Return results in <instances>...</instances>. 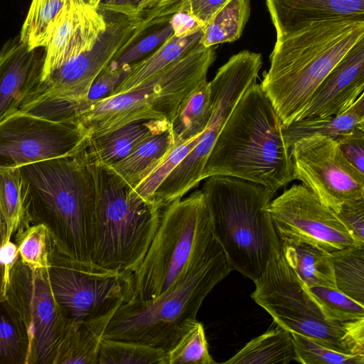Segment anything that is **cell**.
<instances>
[{"label":"cell","instance_id":"obj_1","mask_svg":"<svg viewBox=\"0 0 364 364\" xmlns=\"http://www.w3.org/2000/svg\"><path fill=\"white\" fill-rule=\"evenodd\" d=\"M86 148L18 167L24 210L21 225H45L59 253L92 263L95 183Z\"/></svg>","mask_w":364,"mask_h":364},{"label":"cell","instance_id":"obj_2","mask_svg":"<svg viewBox=\"0 0 364 364\" xmlns=\"http://www.w3.org/2000/svg\"><path fill=\"white\" fill-rule=\"evenodd\" d=\"M270 99L257 82L237 102L208 156L203 180L231 176L274 193L295 180L291 148Z\"/></svg>","mask_w":364,"mask_h":364},{"label":"cell","instance_id":"obj_3","mask_svg":"<svg viewBox=\"0 0 364 364\" xmlns=\"http://www.w3.org/2000/svg\"><path fill=\"white\" fill-rule=\"evenodd\" d=\"M364 34V23H314L277 38L260 85L283 127L299 120L328 74Z\"/></svg>","mask_w":364,"mask_h":364},{"label":"cell","instance_id":"obj_4","mask_svg":"<svg viewBox=\"0 0 364 364\" xmlns=\"http://www.w3.org/2000/svg\"><path fill=\"white\" fill-rule=\"evenodd\" d=\"M232 271L215 238L180 280L159 296L124 302L110 320L104 338L136 342L166 352L196 321L204 299Z\"/></svg>","mask_w":364,"mask_h":364},{"label":"cell","instance_id":"obj_5","mask_svg":"<svg viewBox=\"0 0 364 364\" xmlns=\"http://www.w3.org/2000/svg\"><path fill=\"white\" fill-rule=\"evenodd\" d=\"M214 238L232 270L255 282L282 242L269 212L276 193L241 178L214 176L202 188Z\"/></svg>","mask_w":364,"mask_h":364},{"label":"cell","instance_id":"obj_6","mask_svg":"<svg viewBox=\"0 0 364 364\" xmlns=\"http://www.w3.org/2000/svg\"><path fill=\"white\" fill-rule=\"evenodd\" d=\"M92 164L95 183L92 262L134 273L152 242L162 208L140 197L109 168Z\"/></svg>","mask_w":364,"mask_h":364},{"label":"cell","instance_id":"obj_7","mask_svg":"<svg viewBox=\"0 0 364 364\" xmlns=\"http://www.w3.org/2000/svg\"><path fill=\"white\" fill-rule=\"evenodd\" d=\"M213 238L202 190L162 208L152 242L134 273L133 291L127 302L153 299L170 289Z\"/></svg>","mask_w":364,"mask_h":364},{"label":"cell","instance_id":"obj_8","mask_svg":"<svg viewBox=\"0 0 364 364\" xmlns=\"http://www.w3.org/2000/svg\"><path fill=\"white\" fill-rule=\"evenodd\" d=\"M208 72L203 60L188 52L130 92L88 100L77 118L90 139L139 120L171 123L183 100L207 80Z\"/></svg>","mask_w":364,"mask_h":364},{"label":"cell","instance_id":"obj_9","mask_svg":"<svg viewBox=\"0 0 364 364\" xmlns=\"http://www.w3.org/2000/svg\"><path fill=\"white\" fill-rule=\"evenodd\" d=\"M112 14L106 17L107 29L95 46L36 80L17 112L48 117L77 115L97 76L151 28L143 18Z\"/></svg>","mask_w":364,"mask_h":364},{"label":"cell","instance_id":"obj_10","mask_svg":"<svg viewBox=\"0 0 364 364\" xmlns=\"http://www.w3.org/2000/svg\"><path fill=\"white\" fill-rule=\"evenodd\" d=\"M254 283L251 297L276 324L326 347L346 353L354 351L343 323L323 315L309 287L287 262L282 246L273 251L264 272Z\"/></svg>","mask_w":364,"mask_h":364},{"label":"cell","instance_id":"obj_11","mask_svg":"<svg viewBox=\"0 0 364 364\" xmlns=\"http://www.w3.org/2000/svg\"><path fill=\"white\" fill-rule=\"evenodd\" d=\"M262 60L249 50L232 55L210 81L213 109L210 122L195 148L156 190L154 200L164 208L182 198L203 180L208 156L232 109L245 92L257 82Z\"/></svg>","mask_w":364,"mask_h":364},{"label":"cell","instance_id":"obj_12","mask_svg":"<svg viewBox=\"0 0 364 364\" xmlns=\"http://www.w3.org/2000/svg\"><path fill=\"white\" fill-rule=\"evenodd\" d=\"M1 304L26 337V364H53L69 322L53 293L48 267L31 268L19 257Z\"/></svg>","mask_w":364,"mask_h":364},{"label":"cell","instance_id":"obj_13","mask_svg":"<svg viewBox=\"0 0 364 364\" xmlns=\"http://www.w3.org/2000/svg\"><path fill=\"white\" fill-rule=\"evenodd\" d=\"M48 272L55 296L70 323L99 316L129 300L134 273L85 263L53 245Z\"/></svg>","mask_w":364,"mask_h":364},{"label":"cell","instance_id":"obj_14","mask_svg":"<svg viewBox=\"0 0 364 364\" xmlns=\"http://www.w3.org/2000/svg\"><path fill=\"white\" fill-rule=\"evenodd\" d=\"M90 139L78 119H56L16 112L0 120V167L75 155L87 146Z\"/></svg>","mask_w":364,"mask_h":364},{"label":"cell","instance_id":"obj_15","mask_svg":"<svg viewBox=\"0 0 364 364\" xmlns=\"http://www.w3.org/2000/svg\"><path fill=\"white\" fill-rule=\"evenodd\" d=\"M269 212L282 242L306 243L331 254L355 241L337 213L304 184L273 199Z\"/></svg>","mask_w":364,"mask_h":364},{"label":"cell","instance_id":"obj_16","mask_svg":"<svg viewBox=\"0 0 364 364\" xmlns=\"http://www.w3.org/2000/svg\"><path fill=\"white\" fill-rule=\"evenodd\" d=\"M295 179L336 212L364 193V175L345 157L336 139L314 136L291 147Z\"/></svg>","mask_w":364,"mask_h":364},{"label":"cell","instance_id":"obj_17","mask_svg":"<svg viewBox=\"0 0 364 364\" xmlns=\"http://www.w3.org/2000/svg\"><path fill=\"white\" fill-rule=\"evenodd\" d=\"M107 26L103 12L88 1L73 0L68 3L54 23L44 48L39 74L33 83L69 60L90 50L105 32Z\"/></svg>","mask_w":364,"mask_h":364},{"label":"cell","instance_id":"obj_18","mask_svg":"<svg viewBox=\"0 0 364 364\" xmlns=\"http://www.w3.org/2000/svg\"><path fill=\"white\" fill-rule=\"evenodd\" d=\"M363 92L364 34L323 81L299 119L343 114Z\"/></svg>","mask_w":364,"mask_h":364},{"label":"cell","instance_id":"obj_19","mask_svg":"<svg viewBox=\"0 0 364 364\" xmlns=\"http://www.w3.org/2000/svg\"><path fill=\"white\" fill-rule=\"evenodd\" d=\"M279 38L309 25L333 20L364 23V0H265Z\"/></svg>","mask_w":364,"mask_h":364},{"label":"cell","instance_id":"obj_20","mask_svg":"<svg viewBox=\"0 0 364 364\" xmlns=\"http://www.w3.org/2000/svg\"><path fill=\"white\" fill-rule=\"evenodd\" d=\"M34 50L18 43L1 56L0 120L18 111L23 98L38 77Z\"/></svg>","mask_w":364,"mask_h":364},{"label":"cell","instance_id":"obj_21","mask_svg":"<svg viewBox=\"0 0 364 364\" xmlns=\"http://www.w3.org/2000/svg\"><path fill=\"white\" fill-rule=\"evenodd\" d=\"M170 127L171 123L166 120L132 122L111 132L90 139L86 150L93 163L109 166L124 159L145 139Z\"/></svg>","mask_w":364,"mask_h":364},{"label":"cell","instance_id":"obj_22","mask_svg":"<svg viewBox=\"0 0 364 364\" xmlns=\"http://www.w3.org/2000/svg\"><path fill=\"white\" fill-rule=\"evenodd\" d=\"M118 308L81 323H70L53 364H97L105 333Z\"/></svg>","mask_w":364,"mask_h":364},{"label":"cell","instance_id":"obj_23","mask_svg":"<svg viewBox=\"0 0 364 364\" xmlns=\"http://www.w3.org/2000/svg\"><path fill=\"white\" fill-rule=\"evenodd\" d=\"M174 146L171 127L139 144L122 160L107 166L134 189Z\"/></svg>","mask_w":364,"mask_h":364},{"label":"cell","instance_id":"obj_24","mask_svg":"<svg viewBox=\"0 0 364 364\" xmlns=\"http://www.w3.org/2000/svg\"><path fill=\"white\" fill-rule=\"evenodd\" d=\"M282 242L287 262L307 287L337 289L331 253L306 243Z\"/></svg>","mask_w":364,"mask_h":364},{"label":"cell","instance_id":"obj_25","mask_svg":"<svg viewBox=\"0 0 364 364\" xmlns=\"http://www.w3.org/2000/svg\"><path fill=\"white\" fill-rule=\"evenodd\" d=\"M202 33L203 31L186 37H178L173 35L149 55L130 65V71L128 75L117 86L112 95L128 92L134 90L149 77L198 45L200 43Z\"/></svg>","mask_w":364,"mask_h":364},{"label":"cell","instance_id":"obj_26","mask_svg":"<svg viewBox=\"0 0 364 364\" xmlns=\"http://www.w3.org/2000/svg\"><path fill=\"white\" fill-rule=\"evenodd\" d=\"M213 109L211 87L206 80L183 100L171 123L174 146L202 135L210 122Z\"/></svg>","mask_w":364,"mask_h":364},{"label":"cell","instance_id":"obj_27","mask_svg":"<svg viewBox=\"0 0 364 364\" xmlns=\"http://www.w3.org/2000/svg\"><path fill=\"white\" fill-rule=\"evenodd\" d=\"M295 360L291 334L277 324L265 333L252 339L227 364H288Z\"/></svg>","mask_w":364,"mask_h":364},{"label":"cell","instance_id":"obj_28","mask_svg":"<svg viewBox=\"0 0 364 364\" xmlns=\"http://www.w3.org/2000/svg\"><path fill=\"white\" fill-rule=\"evenodd\" d=\"M250 14V0H229L206 24L200 43L208 48L239 39Z\"/></svg>","mask_w":364,"mask_h":364},{"label":"cell","instance_id":"obj_29","mask_svg":"<svg viewBox=\"0 0 364 364\" xmlns=\"http://www.w3.org/2000/svg\"><path fill=\"white\" fill-rule=\"evenodd\" d=\"M337 289L364 306V242L331 253Z\"/></svg>","mask_w":364,"mask_h":364},{"label":"cell","instance_id":"obj_30","mask_svg":"<svg viewBox=\"0 0 364 364\" xmlns=\"http://www.w3.org/2000/svg\"><path fill=\"white\" fill-rule=\"evenodd\" d=\"M73 0H32L23 21L19 42L29 50L45 48L63 7Z\"/></svg>","mask_w":364,"mask_h":364},{"label":"cell","instance_id":"obj_31","mask_svg":"<svg viewBox=\"0 0 364 364\" xmlns=\"http://www.w3.org/2000/svg\"><path fill=\"white\" fill-rule=\"evenodd\" d=\"M360 122L350 109L334 116L304 118L283 127L287 144L292 145L303 139L325 136L338 139L350 132Z\"/></svg>","mask_w":364,"mask_h":364},{"label":"cell","instance_id":"obj_32","mask_svg":"<svg viewBox=\"0 0 364 364\" xmlns=\"http://www.w3.org/2000/svg\"><path fill=\"white\" fill-rule=\"evenodd\" d=\"M24 217L20 171L18 167H0L1 239L11 238Z\"/></svg>","mask_w":364,"mask_h":364},{"label":"cell","instance_id":"obj_33","mask_svg":"<svg viewBox=\"0 0 364 364\" xmlns=\"http://www.w3.org/2000/svg\"><path fill=\"white\" fill-rule=\"evenodd\" d=\"M97 364H168L167 352L148 345L103 338Z\"/></svg>","mask_w":364,"mask_h":364},{"label":"cell","instance_id":"obj_34","mask_svg":"<svg viewBox=\"0 0 364 364\" xmlns=\"http://www.w3.org/2000/svg\"><path fill=\"white\" fill-rule=\"evenodd\" d=\"M14 235L20 259L25 265L33 269L49 267L53 240L45 225L22 224Z\"/></svg>","mask_w":364,"mask_h":364},{"label":"cell","instance_id":"obj_35","mask_svg":"<svg viewBox=\"0 0 364 364\" xmlns=\"http://www.w3.org/2000/svg\"><path fill=\"white\" fill-rule=\"evenodd\" d=\"M295 350V361L302 364H364V348L346 353L326 347L311 338L291 333Z\"/></svg>","mask_w":364,"mask_h":364},{"label":"cell","instance_id":"obj_36","mask_svg":"<svg viewBox=\"0 0 364 364\" xmlns=\"http://www.w3.org/2000/svg\"><path fill=\"white\" fill-rule=\"evenodd\" d=\"M309 289L327 319L344 323L364 316V306L338 289L315 287Z\"/></svg>","mask_w":364,"mask_h":364},{"label":"cell","instance_id":"obj_37","mask_svg":"<svg viewBox=\"0 0 364 364\" xmlns=\"http://www.w3.org/2000/svg\"><path fill=\"white\" fill-rule=\"evenodd\" d=\"M168 364H215L203 325L196 321L167 352Z\"/></svg>","mask_w":364,"mask_h":364},{"label":"cell","instance_id":"obj_38","mask_svg":"<svg viewBox=\"0 0 364 364\" xmlns=\"http://www.w3.org/2000/svg\"><path fill=\"white\" fill-rule=\"evenodd\" d=\"M200 136L173 146L156 167L134 189V191L142 198L155 203L154 196L156 190L171 171L195 148Z\"/></svg>","mask_w":364,"mask_h":364},{"label":"cell","instance_id":"obj_39","mask_svg":"<svg viewBox=\"0 0 364 364\" xmlns=\"http://www.w3.org/2000/svg\"><path fill=\"white\" fill-rule=\"evenodd\" d=\"M0 364H26L28 341L18 325L1 306Z\"/></svg>","mask_w":364,"mask_h":364},{"label":"cell","instance_id":"obj_40","mask_svg":"<svg viewBox=\"0 0 364 364\" xmlns=\"http://www.w3.org/2000/svg\"><path fill=\"white\" fill-rule=\"evenodd\" d=\"M171 17L158 23L154 29L140 40L137 39L111 64L116 68L129 66L155 51L173 35L170 24Z\"/></svg>","mask_w":364,"mask_h":364},{"label":"cell","instance_id":"obj_41","mask_svg":"<svg viewBox=\"0 0 364 364\" xmlns=\"http://www.w3.org/2000/svg\"><path fill=\"white\" fill-rule=\"evenodd\" d=\"M336 139L345 157L364 175V121Z\"/></svg>","mask_w":364,"mask_h":364},{"label":"cell","instance_id":"obj_42","mask_svg":"<svg viewBox=\"0 0 364 364\" xmlns=\"http://www.w3.org/2000/svg\"><path fill=\"white\" fill-rule=\"evenodd\" d=\"M129 71L130 65L116 68L110 63L94 81L90 89L87 100H99L112 95Z\"/></svg>","mask_w":364,"mask_h":364},{"label":"cell","instance_id":"obj_43","mask_svg":"<svg viewBox=\"0 0 364 364\" xmlns=\"http://www.w3.org/2000/svg\"><path fill=\"white\" fill-rule=\"evenodd\" d=\"M161 0H101L97 9L104 13L143 18L144 14Z\"/></svg>","mask_w":364,"mask_h":364},{"label":"cell","instance_id":"obj_44","mask_svg":"<svg viewBox=\"0 0 364 364\" xmlns=\"http://www.w3.org/2000/svg\"><path fill=\"white\" fill-rule=\"evenodd\" d=\"M336 213L355 238L364 242V193L344 203Z\"/></svg>","mask_w":364,"mask_h":364},{"label":"cell","instance_id":"obj_45","mask_svg":"<svg viewBox=\"0 0 364 364\" xmlns=\"http://www.w3.org/2000/svg\"><path fill=\"white\" fill-rule=\"evenodd\" d=\"M170 24L173 35L186 37L203 31L205 26L195 15L191 0H183L178 9L171 16Z\"/></svg>","mask_w":364,"mask_h":364},{"label":"cell","instance_id":"obj_46","mask_svg":"<svg viewBox=\"0 0 364 364\" xmlns=\"http://www.w3.org/2000/svg\"><path fill=\"white\" fill-rule=\"evenodd\" d=\"M19 258L18 248L16 242L11 238L1 239L0 249L1 262V299H5L8 288L10 284L11 271Z\"/></svg>","mask_w":364,"mask_h":364},{"label":"cell","instance_id":"obj_47","mask_svg":"<svg viewBox=\"0 0 364 364\" xmlns=\"http://www.w3.org/2000/svg\"><path fill=\"white\" fill-rule=\"evenodd\" d=\"M193 13L206 26L211 17L229 0H191Z\"/></svg>","mask_w":364,"mask_h":364},{"label":"cell","instance_id":"obj_48","mask_svg":"<svg viewBox=\"0 0 364 364\" xmlns=\"http://www.w3.org/2000/svg\"><path fill=\"white\" fill-rule=\"evenodd\" d=\"M343 326L347 331L348 337L356 348H364V316L361 318L346 322Z\"/></svg>","mask_w":364,"mask_h":364},{"label":"cell","instance_id":"obj_49","mask_svg":"<svg viewBox=\"0 0 364 364\" xmlns=\"http://www.w3.org/2000/svg\"><path fill=\"white\" fill-rule=\"evenodd\" d=\"M349 109L358 116L360 122L364 121V92L356 100Z\"/></svg>","mask_w":364,"mask_h":364},{"label":"cell","instance_id":"obj_50","mask_svg":"<svg viewBox=\"0 0 364 364\" xmlns=\"http://www.w3.org/2000/svg\"><path fill=\"white\" fill-rule=\"evenodd\" d=\"M101 0H88V2L95 9H97Z\"/></svg>","mask_w":364,"mask_h":364}]
</instances>
